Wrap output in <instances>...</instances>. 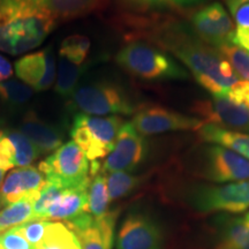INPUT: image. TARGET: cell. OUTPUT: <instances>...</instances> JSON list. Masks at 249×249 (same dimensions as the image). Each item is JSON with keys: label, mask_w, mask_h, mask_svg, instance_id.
Here are the masks:
<instances>
[{"label": "cell", "mask_w": 249, "mask_h": 249, "mask_svg": "<svg viewBox=\"0 0 249 249\" xmlns=\"http://www.w3.org/2000/svg\"><path fill=\"white\" fill-rule=\"evenodd\" d=\"M150 37L183 62L211 96L227 97L230 89L240 80L220 52L202 42L185 23H163L151 31Z\"/></svg>", "instance_id": "obj_1"}, {"label": "cell", "mask_w": 249, "mask_h": 249, "mask_svg": "<svg viewBox=\"0 0 249 249\" xmlns=\"http://www.w3.org/2000/svg\"><path fill=\"white\" fill-rule=\"evenodd\" d=\"M54 24L33 0H0V51L14 55L30 51Z\"/></svg>", "instance_id": "obj_2"}, {"label": "cell", "mask_w": 249, "mask_h": 249, "mask_svg": "<svg viewBox=\"0 0 249 249\" xmlns=\"http://www.w3.org/2000/svg\"><path fill=\"white\" fill-rule=\"evenodd\" d=\"M117 62L132 75L145 81L183 80L188 73L181 65L161 50L143 42L124 45L117 54Z\"/></svg>", "instance_id": "obj_3"}, {"label": "cell", "mask_w": 249, "mask_h": 249, "mask_svg": "<svg viewBox=\"0 0 249 249\" xmlns=\"http://www.w3.org/2000/svg\"><path fill=\"white\" fill-rule=\"evenodd\" d=\"M183 202L201 214L242 213L249 209V180L220 185L194 183L183 192Z\"/></svg>", "instance_id": "obj_4"}, {"label": "cell", "mask_w": 249, "mask_h": 249, "mask_svg": "<svg viewBox=\"0 0 249 249\" xmlns=\"http://www.w3.org/2000/svg\"><path fill=\"white\" fill-rule=\"evenodd\" d=\"M124 124L118 116L96 117L79 113L71 124V141L82 149L89 160L97 161L112 151Z\"/></svg>", "instance_id": "obj_5"}, {"label": "cell", "mask_w": 249, "mask_h": 249, "mask_svg": "<svg viewBox=\"0 0 249 249\" xmlns=\"http://www.w3.org/2000/svg\"><path fill=\"white\" fill-rule=\"evenodd\" d=\"M71 102L75 110L88 116H129L135 111L127 92L110 82L79 87L71 96Z\"/></svg>", "instance_id": "obj_6"}, {"label": "cell", "mask_w": 249, "mask_h": 249, "mask_svg": "<svg viewBox=\"0 0 249 249\" xmlns=\"http://www.w3.org/2000/svg\"><path fill=\"white\" fill-rule=\"evenodd\" d=\"M193 173L198 178L216 183L249 180V160L222 145L208 144L196 155Z\"/></svg>", "instance_id": "obj_7"}, {"label": "cell", "mask_w": 249, "mask_h": 249, "mask_svg": "<svg viewBox=\"0 0 249 249\" xmlns=\"http://www.w3.org/2000/svg\"><path fill=\"white\" fill-rule=\"evenodd\" d=\"M38 170L46 181L64 189L88 183L91 179L88 157L74 141L60 145L39 164Z\"/></svg>", "instance_id": "obj_8"}, {"label": "cell", "mask_w": 249, "mask_h": 249, "mask_svg": "<svg viewBox=\"0 0 249 249\" xmlns=\"http://www.w3.org/2000/svg\"><path fill=\"white\" fill-rule=\"evenodd\" d=\"M192 29L202 42L213 49L235 44V24L219 2L204 6L193 14Z\"/></svg>", "instance_id": "obj_9"}, {"label": "cell", "mask_w": 249, "mask_h": 249, "mask_svg": "<svg viewBox=\"0 0 249 249\" xmlns=\"http://www.w3.org/2000/svg\"><path fill=\"white\" fill-rule=\"evenodd\" d=\"M148 147L144 136L134 128L132 123H124L118 134L112 151L102 164L104 173L132 172L140 166L147 156Z\"/></svg>", "instance_id": "obj_10"}, {"label": "cell", "mask_w": 249, "mask_h": 249, "mask_svg": "<svg viewBox=\"0 0 249 249\" xmlns=\"http://www.w3.org/2000/svg\"><path fill=\"white\" fill-rule=\"evenodd\" d=\"M165 235L160 224L147 213L124 218L116 238V249H164Z\"/></svg>", "instance_id": "obj_11"}, {"label": "cell", "mask_w": 249, "mask_h": 249, "mask_svg": "<svg viewBox=\"0 0 249 249\" xmlns=\"http://www.w3.org/2000/svg\"><path fill=\"white\" fill-rule=\"evenodd\" d=\"M204 123L161 107H145L136 112L132 124L142 136L158 135L169 132L198 130Z\"/></svg>", "instance_id": "obj_12"}, {"label": "cell", "mask_w": 249, "mask_h": 249, "mask_svg": "<svg viewBox=\"0 0 249 249\" xmlns=\"http://www.w3.org/2000/svg\"><path fill=\"white\" fill-rule=\"evenodd\" d=\"M192 111L202 117L204 124L249 134V107L227 97L211 96L209 99L194 103Z\"/></svg>", "instance_id": "obj_13"}, {"label": "cell", "mask_w": 249, "mask_h": 249, "mask_svg": "<svg viewBox=\"0 0 249 249\" xmlns=\"http://www.w3.org/2000/svg\"><path fill=\"white\" fill-rule=\"evenodd\" d=\"M117 217L118 211H107L102 217H93L88 211L67 222L66 226L76 235L81 249H112Z\"/></svg>", "instance_id": "obj_14"}, {"label": "cell", "mask_w": 249, "mask_h": 249, "mask_svg": "<svg viewBox=\"0 0 249 249\" xmlns=\"http://www.w3.org/2000/svg\"><path fill=\"white\" fill-rule=\"evenodd\" d=\"M17 76L36 91H44L54 83L57 68L51 50H42L15 62Z\"/></svg>", "instance_id": "obj_15"}, {"label": "cell", "mask_w": 249, "mask_h": 249, "mask_svg": "<svg viewBox=\"0 0 249 249\" xmlns=\"http://www.w3.org/2000/svg\"><path fill=\"white\" fill-rule=\"evenodd\" d=\"M45 183V176L36 167L27 166L13 170L0 186V210L24 196L38 194Z\"/></svg>", "instance_id": "obj_16"}, {"label": "cell", "mask_w": 249, "mask_h": 249, "mask_svg": "<svg viewBox=\"0 0 249 249\" xmlns=\"http://www.w3.org/2000/svg\"><path fill=\"white\" fill-rule=\"evenodd\" d=\"M91 180V179H90ZM89 183L64 189L46 211L45 220H64L70 222L83 213H88Z\"/></svg>", "instance_id": "obj_17"}, {"label": "cell", "mask_w": 249, "mask_h": 249, "mask_svg": "<svg viewBox=\"0 0 249 249\" xmlns=\"http://www.w3.org/2000/svg\"><path fill=\"white\" fill-rule=\"evenodd\" d=\"M214 238L213 249H249V224L244 217H218Z\"/></svg>", "instance_id": "obj_18"}, {"label": "cell", "mask_w": 249, "mask_h": 249, "mask_svg": "<svg viewBox=\"0 0 249 249\" xmlns=\"http://www.w3.org/2000/svg\"><path fill=\"white\" fill-rule=\"evenodd\" d=\"M18 130L30 140L40 155L55 151L62 145L61 133L33 113L24 117Z\"/></svg>", "instance_id": "obj_19"}, {"label": "cell", "mask_w": 249, "mask_h": 249, "mask_svg": "<svg viewBox=\"0 0 249 249\" xmlns=\"http://www.w3.org/2000/svg\"><path fill=\"white\" fill-rule=\"evenodd\" d=\"M197 134L203 142L222 145L249 160V134L226 129L213 124H202Z\"/></svg>", "instance_id": "obj_20"}, {"label": "cell", "mask_w": 249, "mask_h": 249, "mask_svg": "<svg viewBox=\"0 0 249 249\" xmlns=\"http://www.w3.org/2000/svg\"><path fill=\"white\" fill-rule=\"evenodd\" d=\"M54 22L71 20L95 11L102 0H33Z\"/></svg>", "instance_id": "obj_21"}, {"label": "cell", "mask_w": 249, "mask_h": 249, "mask_svg": "<svg viewBox=\"0 0 249 249\" xmlns=\"http://www.w3.org/2000/svg\"><path fill=\"white\" fill-rule=\"evenodd\" d=\"M38 194L24 196L21 200L0 210V233L36 219L34 213V201Z\"/></svg>", "instance_id": "obj_22"}, {"label": "cell", "mask_w": 249, "mask_h": 249, "mask_svg": "<svg viewBox=\"0 0 249 249\" xmlns=\"http://www.w3.org/2000/svg\"><path fill=\"white\" fill-rule=\"evenodd\" d=\"M35 249H81L76 235L60 222H50L43 240Z\"/></svg>", "instance_id": "obj_23"}, {"label": "cell", "mask_w": 249, "mask_h": 249, "mask_svg": "<svg viewBox=\"0 0 249 249\" xmlns=\"http://www.w3.org/2000/svg\"><path fill=\"white\" fill-rule=\"evenodd\" d=\"M82 71V65H77L64 57L59 58L54 85L55 92L62 97H71L77 89Z\"/></svg>", "instance_id": "obj_24"}, {"label": "cell", "mask_w": 249, "mask_h": 249, "mask_svg": "<svg viewBox=\"0 0 249 249\" xmlns=\"http://www.w3.org/2000/svg\"><path fill=\"white\" fill-rule=\"evenodd\" d=\"M107 174L101 170L91 177L88 188V208L93 217H102L107 213L108 203Z\"/></svg>", "instance_id": "obj_25"}, {"label": "cell", "mask_w": 249, "mask_h": 249, "mask_svg": "<svg viewBox=\"0 0 249 249\" xmlns=\"http://www.w3.org/2000/svg\"><path fill=\"white\" fill-rule=\"evenodd\" d=\"M141 182L139 177L129 172H111L107 176V186L110 201H116L130 194Z\"/></svg>", "instance_id": "obj_26"}, {"label": "cell", "mask_w": 249, "mask_h": 249, "mask_svg": "<svg viewBox=\"0 0 249 249\" xmlns=\"http://www.w3.org/2000/svg\"><path fill=\"white\" fill-rule=\"evenodd\" d=\"M90 50V40L88 37L82 35H74L67 37L61 43L59 55L75 62L77 65H82L85 62L87 55Z\"/></svg>", "instance_id": "obj_27"}, {"label": "cell", "mask_w": 249, "mask_h": 249, "mask_svg": "<svg viewBox=\"0 0 249 249\" xmlns=\"http://www.w3.org/2000/svg\"><path fill=\"white\" fill-rule=\"evenodd\" d=\"M217 50L231 64L236 75L249 82V52L247 50L236 44H229Z\"/></svg>", "instance_id": "obj_28"}, {"label": "cell", "mask_w": 249, "mask_h": 249, "mask_svg": "<svg viewBox=\"0 0 249 249\" xmlns=\"http://www.w3.org/2000/svg\"><path fill=\"white\" fill-rule=\"evenodd\" d=\"M34 90L22 81L6 80L0 82V98L9 104H23L29 101Z\"/></svg>", "instance_id": "obj_29"}, {"label": "cell", "mask_w": 249, "mask_h": 249, "mask_svg": "<svg viewBox=\"0 0 249 249\" xmlns=\"http://www.w3.org/2000/svg\"><path fill=\"white\" fill-rule=\"evenodd\" d=\"M230 12L235 22L234 43L249 52V4L239 5Z\"/></svg>", "instance_id": "obj_30"}, {"label": "cell", "mask_w": 249, "mask_h": 249, "mask_svg": "<svg viewBox=\"0 0 249 249\" xmlns=\"http://www.w3.org/2000/svg\"><path fill=\"white\" fill-rule=\"evenodd\" d=\"M15 166V148L11 130L0 129V169L6 171Z\"/></svg>", "instance_id": "obj_31"}, {"label": "cell", "mask_w": 249, "mask_h": 249, "mask_svg": "<svg viewBox=\"0 0 249 249\" xmlns=\"http://www.w3.org/2000/svg\"><path fill=\"white\" fill-rule=\"evenodd\" d=\"M50 220L45 219H33L29 222L22 224V225L17 226L18 231L22 233L24 238L30 242L34 247H36L44 238Z\"/></svg>", "instance_id": "obj_32"}, {"label": "cell", "mask_w": 249, "mask_h": 249, "mask_svg": "<svg viewBox=\"0 0 249 249\" xmlns=\"http://www.w3.org/2000/svg\"><path fill=\"white\" fill-rule=\"evenodd\" d=\"M0 248L2 249H35L24 238L18 227L0 233Z\"/></svg>", "instance_id": "obj_33"}, {"label": "cell", "mask_w": 249, "mask_h": 249, "mask_svg": "<svg viewBox=\"0 0 249 249\" xmlns=\"http://www.w3.org/2000/svg\"><path fill=\"white\" fill-rule=\"evenodd\" d=\"M227 98L231 101L242 104L249 107V82L244 80H239L234 86L230 89Z\"/></svg>", "instance_id": "obj_34"}, {"label": "cell", "mask_w": 249, "mask_h": 249, "mask_svg": "<svg viewBox=\"0 0 249 249\" xmlns=\"http://www.w3.org/2000/svg\"><path fill=\"white\" fill-rule=\"evenodd\" d=\"M128 1L138 6H144V7H157V6L186 7V6H192L189 0H128Z\"/></svg>", "instance_id": "obj_35"}, {"label": "cell", "mask_w": 249, "mask_h": 249, "mask_svg": "<svg viewBox=\"0 0 249 249\" xmlns=\"http://www.w3.org/2000/svg\"><path fill=\"white\" fill-rule=\"evenodd\" d=\"M13 70H12V65L9 64L7 59L0 55V82L6 81L8 77L12 76Z\"/></svg>", "instance_id": "obj_36"}, {"label": "cell", "mask_w": 249, "mask_h": 249, "mask_svg": "<svg viewBox=\"0 0 249 249\" xmlns=\"http://www.w3.org/2000/svg\"><path fill=\"white\" fill-rule=\"evenodd\" d=\"M226 2H227V6H229V9H232L239 5L246 4V2H248L249 4V0H226Z\"/></svg>", "instance_id": "obj_37"}, {"label": "cell", "mask_w": 249, "mask_h": 249, "mask_svg": "<svg viewBox=\"0 0 249 249\" xmlns=\"http://www.w3.org/2000/svg\"><path fill=\"white\" fill-rule=\"evenodd\" d=\"M4 177H5V171L0 169V186H1L2 180H4Z\"/></svg>", "instance_id": "obj_38"}, {"label": "cell", "mask_w": 249, "mask_h": 249, "mask_svg": "<svg viewBox=\"0 0 249 249\" xmlns=\"http://www.w3.org/2000/svg\"><path fill=\"white\" fill-rule=\"evenodd\" d=\"M189 1H191L192 5H196V4H200L202 1H204V0H189Z\"/></svg>", "instance_id": "obj_39"}, {"label": "cell", "mask_w": 249, "mask_h": 249, "mask_svg": "<svg viewBox=\"0 0 249 249\" xmlns=\"http://www.w3.org/2000/svg\"><path fill=\"white\" fill-rule=\"evenodd\" d=\"M244 219H245V222H246V223H247V224H249V213H246V214H245Z\"/></svg>", "instance_id": "obj_40"}, {"label": "cell", "mask_w": 249, "mask_h": 249, "mask_svg": "<svg viewBox=\"0 0 249 249\" xmlns=\"http://www.w3.org/2000/svg\"><path fill=\"white\" fill-rule=\"evenodd\" d=\"M0 249H2V248H0Z\"/></svg>", "instance_id": "obj_41"}]
</instances>
